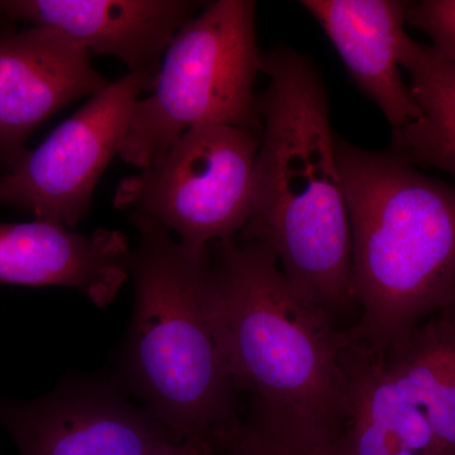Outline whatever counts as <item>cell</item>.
Listing matches in <instances>:
<instances>
[{
    "instance_id": "cell-1",
    "label": "cell",
    "mask_w": 455,
    "mask_h": 455,
    "mask_svg": "<svg viewBox=\"0 0 455 455\" xmlns=\"http://www.w3.org/2000/svg\"><path fill=\"white\" fill-rule=\"evenodd\" d=\"M260 73L252 215L238 235L267 245L293 289L333 315L355 299L328 90L313 60L286 44L260 52Z\"/></svg>"
},
{
    "instance_id": "cell-2",
    "label": "cell",
    "mask_w": 455,
    "mask_h": 455,
    "mask_svg": "<svg viewBox=\"0 0 455 455\" xmlns=\"http://www.w3.org/2000/svg\"><path fill=\"white\" fill-rule=\"evenodd\" d=\"M236 388L254 420L320 455H338L348 415L350 334L287 281L262 242L236 235L211 247Z\"/></svg>"
},
{
    "instance_id": "cell-3",
    "label": "cell",
    "mask_w": 455,
    "mask_h": 455,
    "mask_svg": "<svg viewBox=\"0 0 455 455\" xmlns=\"http://www.w3.org/2000/svg\"><path fill=\"white\" fill-rule=\"evenodd\" d=\"M134 307L123 385L179 438L209 439L238 420L223 299L209 250L131 214ZM122 387V390H124Z\"/></svg>"
},
{
    "instance_id": "cell-4",
    "label": "cell",
    "mask_w": 455,
    "mask_h": 455,
    "mask_svg": "<svg viewBox=\"0 0 455 455\" xmlns=\"http://www.w3.org/2000/svg\"><path fill=\"white\" fill-rule=\"evenodd\" d=\"M361 319L350 337L377 355L400 348L455 302V187L390 148L335 140Z\"/></svg>"
},
{
    "instance_id": "cell-5",
    "label": "cell",
    "mask_w": 455,
    "mask_h": 455,
    "mask_svg": "<svg viewBox=\"0 0 455 455\" xmlns=\"http://www.w3.org/2000/svg\"><path fill=\"white\" fill-rule=\"evenodd\" d=\"M260 52L256 3H209L171 41L151 95L134 106L119 157L143 169L199 125L262 131L254 92Z\"/></svg>"
},
{
    "instance_id": "cell-6",
    "label": "cell",
    "mask_w": 455,
    "mask_h": 455,
    "mask_svg": "<svg viewBox=\"0 0 455 455\" xmlns=\"http://www.w3.org/2000/svg\"><path fill=\"white\" fill-rule=\"evenodd\" d=\"M262 131L199 125L119 182L116 209L157 221L193 250L238 235L252 215Z\"/></svg>"
},
{
    "instance_id": "cell-7",
    "label": "cell",
    "mask_w": 455,
    "mask_h": 455,
    "mask_svg": "<svg viewBox=\"0 0 455 455\" xmlns=\"http://www.w3.org/2000/svg\"><path fill=\"white\" fill-rule=\"evenodd\" d=\"M155 80L156 75L128 73L92 95L0 178V204L75 229L118 155L134 106Z\"/></svg>"
},
{
    "instance_id": "cell-8",
    "label": "cell",
    "mask_w": 455,
    "mask_h": 455,
    "mask_svg": "<svg viewBox=\"0 0 455 455\" xmlns=\"http://www.w3.org/2000/svg\"><path fill=\"white\" fill-rule=\"evenodd\" d=\"M0 427L20 455H148L175 438L108 381H73L36 400L0 397Z\"/></svg>"
},
{
    "instance_id": "cell-9",
    "label": "cell",
    "mask_w": 455,
    "mask_h": 455,
    "mask_svg": "<svg viewBox=\"0 0 455 455\" xmlns=\"http://www.w3.org/2000/svg\"><path fill=\"white\" fill-rule=\"evenodd\" d=\"M108 85L88 51L64 33L0 28V166L13 167L33 132L53 114Z\"/></svg>"
},
{
    "instance_id": "cell-10",
    "label": "cell",
    "mask_w": 455,
    "mask_h": 455,
    "mask_svg": "<svg viewBox=\"0 0 455 455\" xmlns=\"http://www.w3.org/2000/svg\"><path fill=\"white\" fill-rule=\"evenodd\" d=\"M204 7L191 0H0V16L50 27L92 56L157 76L171 41Z\"/></svg>"
},
{
    "instance_id": "cell-11",
    "label": "cell",
    "mask_w": 455,
    "mask_h": 455,
    "mask_svg": "<svg viewBox=\"0 0 455 455\" xmlns=\"http://www.w3.org/2000/svg\"><path fill=\"white\" fill-rule=\"evenodd\" d=\"M131 251L119 230L79 235L56 221L0 224V283L68 287L104 307L130 277Z\"/></svg>"
},
{
    "instance_id": "cell-12",
    "label": "cell",
    "mask_w": 455,
    "mask_h": 455,
    "mask_svg": "<svg viewBox=\"0 0 455 455\" xmlns=\"http://www.w3.org/2000/svg\"><path fill=\"white\" fill-rule=\"evenodd\" d=\"M339 53L357 88L381 110L392 131L420 116L400 74L407 38V2L301 0Z\"/></svg>"
},
{
    "instance_id": "cell-13",
    "label": "cell",
    "mask_w": 455,
    "mask_h": 455,
    "mask_svg": "<svg viewBox=\"0 0 455 455\" xmlns=\"http://www.w3.org/2000/svg\"><path fill=\"white\" fill-rule=\"evenodd\" d=\"M346 367L348 415L338 455H434L427 418L392 381L385 355L352 339Z\"/></svg>"
},
{
    "instance_id": "cell-14",
    "label": "cell",
    "mask_w": 455,
    "mask_h": 455,
    "mask_svg": "<svg viewBox=\"0 0 455 455\" xmlns=\"http://www.w3.org/2000/svg\"><path fill=\"white\" fill-rule=\"evenodd\" d=\"M392 381L420 407L434 455H455V320L436 314L385 357Z\"/></svg>"
},
{
    "instance_id": "cell-15",
    "label": "cell",
    "mask_w": 455,
    "mask_h": 455,
    "mask_svg": "<svg viewBox=\"0 0 455 455\" xmlns=\"http://www.w3.org/2000/svg\"><path fill=\"white\" fill-rule=\"evenodd\" d=\"M420 116L392 133L390 149L415 166L455 178V65L430 46L407 38L400 60Z\"/></svg>"
},
{
    "instance_id": "cell-16",
    "label": "cell",
    "mask_w": 455,
    "mask_h": 455,
    "mask_svg": "<svg viewBox=\"0 0 455 455\" xmlns=\"http://www.w3.org/2000/svg\"><path fill=\"white\" fill-rule=\"evenodd\" d=\"M209 442L214 455H320L287 442L254 419H238Z\"/></svg>"
},
{
    "instance_id": "cell-17",
    "label": "cell",
    "mask_w": 455,
    "mask_h": 455,
    "mask_svg": "<svg viewBox=\"0 0 455 455\" xmlns=\"http://www.w3.org/2000/svg\"><path fill=\"white\" fill-rule=\"evenodd\" d=\"M406 23L427 33L431 49L455 65V0L407 2Z\"/></svg>"
},
{
    "instance_id": "cell-18",
    "label": "cell",
    "mask_w": 455,
    "mask_h": 455,
    "mask_svg": "<svg viewBox=\"0 0 455 455\" xmlns=\"http://www.w3.org/2000/svg\"><path fill=\"white\" fill-rule=\"evenodd\" d=\"M148 455H214L209 439L171 438Z\"/></svg>"
},
{
    "instance_id": "cell-19",
    "label": "cell",
    "mask_w": 455,
    "mask_h": 455,
    "mask_svg": "<svg viewBox=\"0 0 455 455\" xmlns=\"http://www.w3.org/2000/svg\"><path fill=\"white\" fill-rule=\"evenodd\" d=\"M443 311H447L449 315L453 317V319L455 320V302H454V304H451V307H448V309H445Z\"/></svg>"
},
{
    "instance_id": "cell-20",
    "label": "cell",
    "mask_w": 455,
    "mask_h": 455,
    "mask_svg": "<svg viewBox=\"0 0 455 455\" xmlns=\"http://www.w3.org/2000/svg\"><path fill=\"white\" fill-rule=\"evenodd\" d=\"M3 23H7V20H5L4 18L0 16V25H3Z\"/></svg>"
}]
</instances>
